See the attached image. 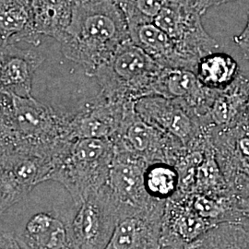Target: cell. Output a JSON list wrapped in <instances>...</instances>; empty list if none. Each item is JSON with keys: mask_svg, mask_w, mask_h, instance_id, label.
<instances>
[{"mask_svg": "<svg viewBox=\"0 0 249 249\" xmlns=\"http://www.w3.org/2000/svg\"><path fill=\"white\" fill-rule=\"evenodd\" d=\"M77 207L61 185L53 191L39 185L0 215V228L23 249H73L71 226Z\"/></svg>", "mask_w": 249, "mask_h": 249, "instance_id": "1", "label": "cell"}, {"mask_svg": "<svg viewBox=\"0 0 249 249\" xmlns=\"http://www.w3.org/2000/svg\"><path fill=\"white\" fill-rule=\"evenodd\" d=\"M129 39L126 20L113 0H78L59 43L65 57L93 77L99 67Z\"/></svg>", "mask_w": 249, "mask_h": 249, "instance_id": "2", "label": "cell"}, {"mask_svg": "<svg viewBox=\"0 0 249 249\" xmlns=\"http://www.w3.org/2000/svg\"><path fill=\"white\" fill-rule=\"evenodd\" d=\"M68 121V115L33 96L0 94V154L20 151L54 159L71 141Z\"/></svg>", "mask_w": 249, "mask_h": 249, "instance_id": "3", "label": "cell"}, {"mask_svg": "<svg viewBox=\"0 0 249 249\" xmlns=\"http://www.w3.org/2000/svg\"><path fill=\"white\" fill-rule=\"evenodd\" d=\"M115 149L107 139H78L53 159L46 182L61 185L79 204L107 183Z\"/></svg>", "mask_w": 249, "mask_h": 249, "instance_id": "4", "label": "cell"}, {"mask_svg": "<svg viewBox=\"0 0 249 249\" xmlns=\"http://www.w3.org/2000/svg\"><path fill=\"white\" fill-rule=\"evenodd\" d=\"M160 70L161 67L129 39L99 67L93 77L105 98L128 103L151 95Z\"/></svg>", "mask_w": 249, "mask_h": 249, "instance_id": "5", "label": "cell"}, {"mask_svg": "<svg viewBox=\"0 0 249 249\" xmlns=\"http://www.w3.org/2000/svg\"><path fill=\"white\" fill-rule=\"evenodd\" d=\"M196 0H167L153 22L169 36L180 54L196 71L198 60L219 48L202 24Z\"/></svg>", "mask_w": 249, "mask_h": 249, "instance_id": "6", "label": "cell"}, {"mask_svg": "<svg viewBox=\"0 0 249 249\" xmlns=\"http://www.w3.org/2000/svg\"><path fill=\"white\" fill-rule=\"evenodd\" d=\"M116 151L129 152L147 163L165 161L175 164L185 146L159 128L143 120L128 103L116 134L110 140Z\"/></svg>", "mask_w": 249, "mask_h": 249, "instance_id": "7", "label": "cell"}, {"mask_svg": "<svg viewBox=\"0 0 249 249\" xmlns=\"http://www.w3.org/2000/svg\"><path fill=\"white\" fill-rule=\"evenodd\" d=\"M122 208L110 194L107 185L78 204L71 226L73 249H105Z\"/></svg>", "mask_w": 249, "mask_h": 249, "instance_id": "8", "label": "cell"}, {"mask_svg": "<svg viewBox=\"0 0 249 249\" xmlns=\"http://www.w3.org/2000/svg\"><path fill=\"white\" fill-rule=\"evenodd\" d=\"M135 110L147 123L168 134L185 147L201 139L210 127V120L200 116L183 102L148 95L135 102Z\"/></svg>", "mask_w": 249, "mask_h": 249, "instance_id": "9", "label": "cell"}, {"mask_svg": "<svg viewBox=\"0 0 249 249\" xmlns=\"http://www.w3.org/2000/svg\"><path fill=\"white\" fill-rule=\"evenodd\" d=\"M53 158L29 152L0 154V215L46 182Z\"/></svg>", "mask_w": 249, "mask_h": 249, "instance_id": "10", "label": "cell"}, {"mask_svg": "<svg viewBox=\"0 0 249 249\" xmlns=\"http://www.w3.org/2000/svg\"><path fill=\"white\" fill-rule=\"evenodd\" d=\"M215 158L224 181L236 197L249 196V124L211 129Z\"/></svg>", "mask_w": 249, "mask_h": 249, "instance_id": "11", "label": "cell"}, {"mask_svg": "<svg viewBox=\"0 0 249 249\" xmlns=\"http://www.w3.org/2000/svg\"><path fill=\"white\" fill-rule=\"evenodd\" d=\"M166 202L125 210L105 249H162L161 226Z\"/></svg>", "mask_w": 249, "mask_h": 249, "instance_id": "12", "label": "cell"}, {"mask_svg": "<svg viewBox=\"0 0 249 249\" xmlns=\"http://www.w3.org/2000/svg\"><path fill=\"white\" fill-rule=\"evenodd\" d=\"M128 103L113 102L99 94L76 113L68 115L70 139L111 140L120 125Z\"/></svg>", "mask_w": 249, "mask_h": 249, "instance_id": "13", "label": "cell"}, {"mask_svg": "<svg viewBox=\"0 0 249 249\" xmlns=\"http://www.w3.org/2000/svg\"><path fill=\"white\" fill-rule=\"evenodd\" d=\"M147 164L145 160L129 152L115 150L107 187L122 208V212L155 201L147 195L144 188L143 176Z\"/></svg>", "mask_w": 249, "mask_h": 249, "instance_id": "14", "label": "cell"}, {"mask_svg": "<svg viewBox=\"0 0 249 249\" xmlns=\"http://www.w3.org/2000/svg\"><path fill=\"white\" fill-rule=\"evenodd\" d=\"M217 91L205 87L195 72L179 68H161L152 84L151 95L183 102L199 116L209 117L208 111Z\"/></svg>", "mask_w": 249, "mask_h": 249, "instance_id": "15", "label": "cell"}, {"mask_svg": "<svg viewBox=\"0 0 249 249\" xmlns=\"http://www.w3.org/2000/svg\"><path fill=\"white\" fill-rule=\"evenodd\" d=\"M45 59L39 50L23 49L16 44L0 45V94L32 96L35 74Z\"/></svg>", "mask_w": 249, "mask_h": 249, "instance_id": "16", "label": "cell"}, {"mask_svg": "<svg viewBox=\"0 0 249 249\" xmlns=\"http://www.w3.org/2000/svg\"><path fill=\"white\" fill-rule=\"evenodd\" d=\"M129 38L134 44L161 68H179L194 72L190 64L180 54L177 46L153 20L127 23Z\"/></svg>", "mask_w": 249, "mask_h": 249, "instance_id": "17", "label": "cell"}, {"mask_svg": "<svg viewBox=\"0 0 249 249\" xmlns=\"http://www.w3.org/2000/svg\"><path fill=\"white\" fill-rule=\"evenodd\" d=\"M249 97V78L239 73L228 87L217 91L208 111L212 124L217 128H225L248 121Z\"/></svg>", "mask_w": 249, "mask_h": 249, "instance_id": "18", "label": "cell"}, {"mask_svg": "<svg viewBox=\"0 0 249 249\" xmlns=\"http://www.w3.org/2000/svg\"><path fill=\"white\" fill-rule=\"evenodd\" d=\"M41 39L34 28L31 0H0V45L25 42L38 46Z\"/></svg>", "mask_w": 249, "mask_h": 249, "instance_id": "19", "label": "cell"}, {"mask_svg": "<svg viewBox=\"0 0 249 249\" xmlns=\"http://www.w3.org/2000/svg\"><path fill=\"white\" fill-rule=\"evenodd\" d=\"M78 0H31L34 28L40 37L60 42L71 20Z\"/></svg>", "mask_w": 249, "mask_h": 249, "instance_id": "20", "label": "cell"}, {"mask_svg": "<svg viewBox=\"0 0 249 249\" xmlns=\"http://www.w3.org/2000/svg\"><path fill=\"white\" fill-rule=\"evenodd\" d=\"M196 77L209 89L221 90L236 79L239 66L228 53L213 52L203 55L196 64Z\"/></svg>", "mask_w": 249, "mask_h": 249, "instance_id": "21", "label": "cell"}, {"mask_svg": "<svg viewBox=\"0 0 249 249\" xmlns=\"http://www.w3.org/2000/svg\"><path fill=\"white\" fill-rule=\"evenodd\" d=\"M169 249H249V231L235 223H221L195 240Z\"/></svg>", "mask_w": 249, "mask_h": 249, "instance_id": "22", "label": "cell"}, {"mask_svg": "<svg viewBox=\"0 0 249 249\" xmlns=\"http://www.w3.org/2000/svg\"><path fill=\"white\" fill-rule=\"evenodd\" d=\"M147 195L154 200L167 202L177 195L180 177L177 167L165 161L148 163L143 176Z\"/></svg>", "mask_w": 249, "mask_h": 249, "instance_id": "23", "label": "cell"}, {"mask_svg": "<svg viewBox=\"0 0 249 249\" xmlns=\"http://www.w3.org/2000/svg\"><path fill=\"white\" fill-rule=\"evenodd\" d=\"M126 23L153 20L167 0H113Z\"/></svg>", "mask_w": 249, "mask_h": 249, "instance_id": "24", "label": "cell"}, {"mask_svg": "<svg viewBox=\"0 0 249 249\" xmlns=\"http://www.w3.org/2000/svg\"><path fill=\"white\" fill-rule=\"evenodd\" d=\"M234 223L249 231V196L237 198L236 220Z\"/></svg>", "mask_w": 249, "mask_h": 249, "instance_id": "25", "label": "cell"}, {"mask_svg": "<svg viewBox=\"0 0 249 249\" xmlns=\"http://www.w3.org/2000/svg\"><path fill=\"white\" fill-rule=\"evenodd\" d=\"M0 249H23L10 233L0 228Z\"/></svg>", "mask_w": 249, "mask_h": 249, "instance_id": "26", "label": "cell"}, {"mask_svg": "<svg viewBox=\"0 0 249 249\" xmlns=\"http://www.w3.org/2000/svg\"><path fill=\"white\" fill-rule=\"evenodd\" d=\"M233 42L240 47L242 52L249 49V12L246 26L238 36L233 37Z\"/></svg>", "mask_w": 249, "mask_h": 249, "instance_id": "27", "label": "cell"}, {"mask_svg": "<svg viewBox=\"0 0 249 249\" xmlns=\"http://www.w3.org/2000/svg\"><path fill=\"white\" fill-rule=\"evenodd\" d=\"M231 1H236V0H196L197 6L200 9V11L205 14L206 11L212 7H216V6H220L228 2Z\"/></svg>", "mask_w": 249, "mask_h": 249, "instance_id": "28", "label": "cell"}, {"mask_svg": "<svg viewBox=\"0 0 249 249\" xmlns=\"http://www.w3.org/2000/svg\"><path fill=\"white\" fill-rule=\"evenodd\" d=\"M243 53H244V56H245V58H246V59H248V60H249V49H247V50L243 51Z\"/></svg>", "mask_w": 249, "mask_h": 249, "instance_id": "29", "label": "cell"}, {"mask_svg": "<svg viewBox=\"0 0 249 249\" xmlns=\"http://www.w3.org/2000/svg\"><path fill=\"white\" fill-rule=\"evenodd\" d=\"M246 116H247V120H248V122H249V101H248V107H247V114H246Z\"/></svg>", "mask_w": 249, "mask_h": 249, "instance_id": "30", "label": "cell"}]
</instances>
